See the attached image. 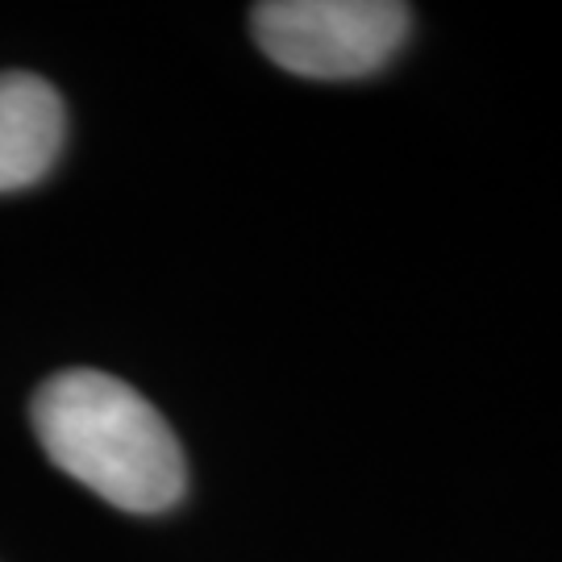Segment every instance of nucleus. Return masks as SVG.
<instances>
[{"label":"nucleus","mask_w":562,"mask_h":562,"mask_svg":"<svg viewBox=\"0 0 562 562\" xmlns=\"http://www.w3.org/2000/svg\"><path fill=\"white\" fill-rule=\"evenodd\" d=\"M267 59L304 80H362L396 59L413 9L396 0H267L250 9Z\"/></svg>","instance_id":"nucleus-2"},{"label":"nucleus","mask_w":562,"mask_h":562,"mask_svg":"<svg viewBox=\"0 0 562 562\" xmlns=\"http://www.w3.org/2000/svg\"><path fill=\"white\" fill-rule=\"evenodd\" d=\"M67 117L59 92L38 76H0V192L38 183L63 150Z\"/></svg>","instance_id":"nucleus-3"},{"label":"nucleus","mask_w":562,"mask_h":562,"mask_svg":"<svg viewBox=\"0 0 562 562\" xmlns=\"http://www.w3.org/2000/svg\"><path fill=\"white\" fill-rule=\"evenodd\" d=\"M55 467L125 513H167L188 487L180 438L155 404L104 371H59L34 396Z\"/></svg>","instance_id":"nucleus-1"}]
</instances>
